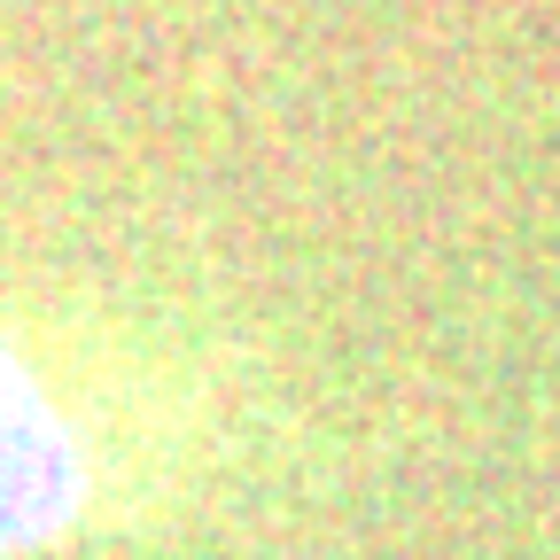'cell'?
Returning <instances> with one entry per match:
<instances>
[{"label":"cell","instance_id":"1","mask_svg":"<svg viewBox=\"0 0 560 560\" xmlns=\"http://www.w3.org/2000/svg\"><path fill=\"white\" fill-rule=\"evenodd\" d=\"M234 467V405L187 342L109 312L0 304V560L179 529Z\"/></svg>","mask_w":560,"mask_h":560}]
</instances>
